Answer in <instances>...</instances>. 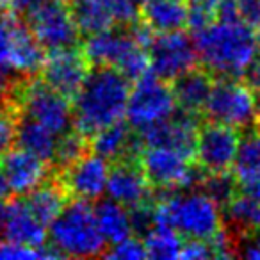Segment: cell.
I'll use <instances>...</instances> for the list:
<instances>
[{
	"instance_id": "6da1fadb",
	"label": "cell",
	"mask_w": 260,
	"mask_h": 260,
	"mask_svg": "<svg viewBox=\"0 0 260 260\" xmlns=\"http://www.w3.org/2000/svg\"><path fill=\"white\" fill-rule=\"evenodd\" d=\"M132 80L114 66H91L86 80L72 100L73 128L91 141L105 126L125 118Z\"/></svg>"
},
{
	"instance_id": "7a4b0ae2",
	"label": "cell",
	"mask_w": 260,
	"mask_h": 260,
	"mask_svg": "<svg viewBox=\"0 0 260 260\" xmlns=\"http://www.w3.org/2000/svg\"><path fill=\"white\" fill-rule=\"evenodd\" d=\"M198 61L214 77H244L258 52V38L242 22H210L194 32Z\"/></svg>"
},
{
	"instance_id": "3957f363",
	"label": "cell",
	"mask_w": 260,
	"mask_h": 260,
	"mask_svg": "<svg viewBox=\"0 0 260 260\" xmlns=\"http://www.w3.org/2000/svg\"><path fill=\"white\" fill-rule=\"evenodd\" d=\"M155 219L175 228L182 239L210 241L223 226L221 207L202 189L189 192H162L157 198Z\"/></svg>"
},
{
	"instance_id": "277c9868",
	"label": "cell",
	"mask_w": 260,
	"mask_h": 260,
	"mask_svg": "<svg viewBox=\"0 0 260 260\" xmlns=\"http://www.w3.org/2000/svg\"><path fill=\"white\" fill-rule=\"evenodd\" d=\"M48 241L59 256L89 258L104 256L107 251V241L98 228L94 207L80 198H70L62 207L50 223Z\"/></svg>"
},
{
	"instance_id": "5b68a950",
	"label": "cell",
	"mask_w": 260,
	"mask_h": 260,
	"mask_svg": "<svg viewBox=\"0 0 260 260\" xmlns=\"http://www.w3.org/2000/svg\"><path fill=\"white\" fill-rule=\"evenodd\" d=\"M91 66L107 64L123 72L132 82L150 68L146 48L136 40L128 25H114L102 32L91 34L82 45Z\"/></svg>"
},
{
	"instance_id": "8992f818",
	"label": "cell",
	"mask_w": 260,
	"mask_h": 260,
	"mask_svg": "<svg viewBox=\"0 0 260 260\" xmlns=\"http://www.w3.org/2000/svg\"><path fill=\"white\" fill-rule=\"evenodd\" d=\"M11 102L20 114L47 126L54 134L62 136L73 128L72 102L52 89L41 77L34 75L20 80Z\"/></svg>"
},
{
	"instance_id": "52a82bcc",
	"label": "cell",
	"mask_w": 260,
	"mask_h": 260,
	"mask_svg": "<svg viewBox=\"0 0 260 260\" xmlns=\"http://www.w3.org/2000/svg\"><path fill=\"white\" fill-rule=\"evenodd\" d=\"M260 104L242 77H216L203 116L209 121L248 128L258 119Z\"/></svg>"
},
{
	"instance_id": "ba28073f",
	"label": "cell",
	"mask_w": 260,
	"mask_h": 260,
	"mask_svg": "<svg viewBox=\"0 0 260 260\" xmlns=\"http://www.w3.org/2000/svg\"><path fill=\"white\" fill-rule=\"evenodd\" d=\"M139 164L148 184L157 192L189 191V187H200L207 175L194 159L164 146H146L139 157Z\"/></svg>"
},
{
	"instance_id": "9c48e42d",
	"label": "cell",
	"mask_w": 260,
	"mask_h": 260,
	"mask_svg": "<svg viewBox=\"0 0 260 260\" xmlns=\"http://www.w3.org/2000/svg\"><path fill=\"white\" fill-rule=\"evenodd\" d=\"M45 52L80 47V30L73 22L66 0H47L23 16Z\"/></svg>"
},
{
	"instance_id": "30bf717a",
	"label": "cell",
	"mask_w": 260,
	"mask_h": 260,
	"mask_svg": "<svg viewBox=\"0 0 260 260\" xmlns=\"http://www.w3.org/2000/svg\"><path fill=\"white\" fill-rule=\"evenodd\" d=\"M175 109L177 104L170 84L153 72H146L136 80L130 91L125 116L136 130H143L171 116Z\"/></svg>"
},
{
	"instance_id": "8fae6325",
	"label": "cell",
	"mask_w": 260,
	"mask_h": 260,
	"mask_svg": "<svg viewBox=\"0 0 260 260\" xmlns=\"http://www.w3.org/2000/svg\"><path fill=\"white\" fill-rule=\"evenodd\" d=\"M150 68L157 77L171 82L198 64L194 41L182 30L153 32L146 45Z\"/></svg>"
},
{
	"instance_id": "7c38bea8",
	"label": "cell",
	"mask_w": 260,
	"mask_h": 260,
	"mask_svg": "<svg viewBox=\"0 0 260 260\" xmlns=\"http://www.w3.org/2000/svg\"><path fill=\"white\" fill-rule=\"evenodd\" d=\"M241 134L239 128L216 121H202L196 138L194 160L205 173H224L234 166Z\"/></svg>"
},
{
	"instance_id": "4fadbf2b",
	"label": "cell",
	"mask_w": 260,
	"mask_h": 260,
	"mask_svg": "<svg viewBox=\"0 0 260 260\" xmlns=\"http://www.w3.org/2000/svg\"><path fill=\"white\" fill-rule=\"evenodd\" d=\"M89 70L91 62L84 48L75 47L48 52L40 70V77L52 89H55L72 102L82 87Z\"/></svg>"
},
{
	"instance_id": "5bb4252c",
	"label": "cell",
	"mask_w": 260,
	"mask_h": 260,
	"mask_svg": "<svg viewBox=\"0 0 260 260\" xmlns=\"http://www.w3.org/2000/svg\"><path fill=\"white\" fill-rule=\"evenodd\" d=\"M198 126L200 116L175 109L171 116L138 132L141 134L145 146H164V148L180 152L189 159H194Z\"/></svg>"
},
{
	"instance_id": "9a60e30c",
	"label": "cell",
	"mask_w": 260,
	"mask_h": 260,
	"mask_svg": "<svg viewBox=\"0 0 260 260\" xmlns=\"http://www.w3.org/2000/svg\"><path fill=\"white\" fill-rule=\"evenodd\" d=\"M107 160L89 150L68 168L54 173V177L62 184L70 198L94 202V200H100L107 187Z\"/></svg>"
},
{
	"instance_id": "2e32d148",
	"label": "cell",
	"mask_w": 260,
	"mask_h": 260,
	"mask_svg": "<svg viewBox=\"0 0 260 260\" xmlns=\"http://www.w3.org/2000/svg\"><path fill=\"white\" fill-rule=\"evenodd\" d=\"M45 228L30 212L23 196L13 194L9 200H0V241L43 248L47 241Z\"/></svg>"
},
{
	"instance_id": "e0dca14e",
	"label": "cell",
	"mask_w": 260,
	"mask_h": 260,
	"mask_svg": "<svg viewBox=\"0 0 260 260\" xmlns=\"http://www.w3.org/2000/svg\"><path fill=\"white\" fill-rule=\"evenodd\" d=\"M0 170L13 194H27L52 175L50 166L23 148L13 146L0 155Z\"/></svg>"
},
{
	"instance_id": "ac0fdd59",
	"label": "cell",
	"mask_w": 260,
	"mask_h": 260,
	"mask_svg": "<svg viewBox=\"0 0 260 260\" xmlns=\"http://www.w3.org/2000/svg\"><path fill=\"white\" fill-rule=\"evenodd\" d=\"M107 192L114 202L126 209L136 207L153 198L152 185L148 184L139 160H119L111 162L107 175Z\"/></svg>"
},
{
	"instance_id": "d6986e66",
	"label": "cell",
	"mask_w": 260,
	"mask_h": 260,
	"mask_svg": "<svg viewBox=\"0 0 260 260\" xmlns=\"http://www.w3.org/2000/svg\"><path fill=\"white\" fill-rule=\"evenodd\" d=\"M145 148L141 134L123 119L105 126L91 138V150L104 157L109 164L119 160H139Z\"/></svg>"
},
{
	"instance_id": "ffe728a7",
	"label": "cell",
	"mask_w": 260,
	"mask_h": 260,
	"mask_svg": "<svg viewBox=\"0 0 260 260\" xmlns=\"http://www.w3.org/2000/svg\"><path fill=\"white\" fill-rule=\"evenodd\" d=\"M232 168L239 191L260 200V118L241 134Z\"/></svg>"
},
{
	"instance_id": "44dd1931",
	"label": "cell",
	"mask_w": 260,
	"mask_h": 260,
	"mask_svg": "<svg viewBox=\"0 0 260 260\" xmlns=\"http://www.w3.org/2000/svg\"><path fill=\"white\" fill-rule=\"evenodd\" d=\"M214 79L216 77L205 66L196 64L194 68L187 70L180 77L171 80V89H173L177 107L189 114L203 116V109L214 86Z\"/></svg>"
},
{
	"instance_id": "7402d4cb",
	"label": "cell",
	"mask_w": 260,
	"mask_h": 260,
	"mask_svg": "<svg viewBox=\"0 0 260 260\" xmlns=\"http://www.w3.org/2000/svg\"><path fill=\"white\" fill-rule=\"evenodd\" d=\"M138 18L152 32H173L189 27L187 0H143Z\"/></svg>"
},
{
	"instance_id": "603a6c76",
	"label": "cell",
	"mask_w": 260,
	"mask_h": 260,
	"mask_svg": "<svg viewBox=\"0 0 260 260\" xmlns=\"http://www.w3.org/2000/svg\"><path fill=\"white\" fill-rule=\"evenodd\" d=\"M221 214L223 226L237 241L241 251V242L244 241V237L260 226V200L237 191L234 198L221 209Z\"/></svg>"
},
{
	"instance_id": "cb8c5ba5",
	"label": "cell",
	"mask_w": 260,
	"mask_h": 260,
	"mask_svg": "<svg viewBox=\"0 0 260 260\" xmlns=\"http://www.w3.org/2000/svg\"><path fill=\"white\" fill-rule=\"evenodd\" d=\"M25 203L29 205L30 212L36 216V219L40 223H43L45 226H50L52 221L57 217V214L62 210V207L68 203L70 196L66 192V189L62 187V184L50 175L48 178H45L40 185L29 191L27 194H22Z\"/></svg>"
},
{
	"instance_id": "d4e9b609",
	"label": "cell",
	"mask_w": 260,
	"mask_h": 260,
	"mask_svg": "<svg viewBox=\"0 0 260 260\" xmlns=\"http://www.w3.org/2000/svg\"><path fill=\"white\" fill-rule=\"evenodd\" d=\"M61 136L54 134L47 126L40 125L34 119L18 112V126H16V146L27 150L32 155L40 157L43 162L52 168L57 152V143Z\"/></svg>"
},
{
	"instance_id": "484cf974",
	"label": "cell",
	"mask_w": 260,
	"mask_h": 260,
	"mask_svg": "<svg viewBox=\"0 0 260 260\" xmlns=\"http://www.w3.org/2000/svg\"><path fill=\"white\" fill-rule=\"evenodd\" d=\"M94 217L102 235L111 246L132 237V224L125 205L114 200H100L94 205Z\"/></svg>"
},
{
	"instance_id": "4316f807",
	"label": "cell",
	"mask_w": 260,
	"mask_h": 260,
	"mask_svg": "<svg viewBox=\"0 0 260 260\" xmlns=\"http://www.w3.org/2000/svg\"><path fill=\"white\" fill-rule=\"evenodd\" d=\"M66 6L82 36H91L116 25L104 0H66Z\"/></svg>"
},
{
	"instance_id": "83f0119b",
	"label": "cell",
	"mask_w": 260,
	"mask_h": 260,
	"mask_svg": "<svg viewBox=\"0 0 260 260\" xmlns=\"http://www.w3.org/2000/svg\"><path fill=\"white\" fill-rule=\"evenodd\" d=\"M143 241H145L148 258H160V260L178 258L182 244H184L182 235L175 228L159 223L143 237Z\"/></svg>"
},
{
	"instance_id": "f1b7e54d",
	"label": "cell",
	"mask_w": 260,
	"mask_h": 260,
	"mask_svg": "<svg viewBox=\"0 0 260 260\" xmlns=\"http://www.w3.org/2000/svg\"><path fill=\"white\" fill-rule=\"evenodd\" d=\"M216 16L224 22H242L256 29L260 27V0H221Z\"/></svg>"
},
{
	"instance_id": "f546056e",
	"label": "cell",
	"mask_w": 260,
	"mask_h": 260,
	"mask_svg": "<svg viewBox=\"0 0 260 260\" xmlns=\"http://www.w3.org/2000/svg\"><path fill=\"white\" fill-rule=\"evenodd\" d=\"M0 258L2 260H30V258H61L52 248H32L18 242L0 241Z\"/></svg>"
},
{
	"instance_id": "4dcf8cb0",
	"label": "cell",
	"mask_w": 260,
	"mask_h": 260,
	"mask_svg": "<svg viewBox=\"0 0 260 260\" xmlns=\"http://www.w3.org/2000/svg\"><path fill=\"white\" fill-rule=\"evenodd\" d=\"M18 111L11 100L0 104V155L16 146Z\"/></svg>"
},
{
	"instance_id": "1f68e13d",
	"label": "cell",
	"mask_w": 260,
	"mask_h": 260,
	"mask_svg": "<svg viewBox=\"0 0 260 260\" xmlns=\"http://www.w3.org/2000/svg\"><path fill=\"white\" fill-rule=\"evenodd\" d=\"M104 256H107V258L141 260V258H148V253H146L145 248V241H141L139 237H128L125 241L114 244L112 248H109Z\"/></svg>"
},
{
	"instance_id": "d6a6232c",
	"label": "cell",
	"mask_w": 260,
	"mask_h": 260,
	"mask_svg": "<svg viewBox=\"0 0 260 260\" xmlns=\"http://www.w3.org/2000/svg\"><path fill=\"white\" fill-rule=\"evenodd\" d=\"M116 25H128L138 18V4L134 0H104Z\"/></svg>"
},
{
	"instance_id": "836d02e7",
	"label": "cell",
	"mask_w": 260,
	"mask_h": 260,
	"mask_svg": "<svg viewBox=\"0 0 260 260\" xmlns=\"http://www.w3.org/2000/svg\"><path fill=\"white\" fill-rule=\"evenodd\" d=\"M178 258H212V249H210L209 241H202V239H185L182 244L180 255Z\"/></svg>"
},
{
	"instance_id": "e575fe53",
	"label": "cell",
	"mask_w": 260,
	"mask_h": 260,
	"mask_svg": "<svg viewBox=\"0 0 260 260\" xmlns=\"http://www.w3.org/2000/svg\"><path fill=\"white\" fill-rule=\"evenodd\" d=\"M239 255L251 260H260V226L253 230L248 237H244V241L241 242Z\"/></svg>"
},
{
	"instance_id": "d590c367",
	"label": "cell",
	"mask_w": 260,
	"mask_h": 260,
	"mask_svg": "<svg viewBox=\"0 0 260 260\" xmlns=\"http://www.w3.org/2000/svg\"><path fill=\"white\" fill-rule=\"evenodd\" d=\"M47 0H11V4H9V11L15 13L18 16H25L30 9H34L36 6L43 4Z\"/></svg>"
},
{
	"instance_id": "8d00e7d4",
	"label": "cell",
	"mask_w": 260,
	"mask_h": 260,
	"mask_svg": "<svg viewBox=\"0 0 260 260\" xmlns=\"http://www.w3.org/2000/svg\"><path fill=\"white\" fill-rule=\"evenodd\" d=\"M221 0H187V4L192 6V8H202V9H207V11L214 13L216 15V9L219 6Z\"/></svg>"
},
{
	"instance_id": "74e56055",
	"label": "cell",
	"mask_w": 260,
	"mask_h": 260,
	"mask_svg": "<svg viewBox=\"0 0 260 260\" xmlns=\"http://www.w3.org/2000/svg\"><path fill=\"white\" fill-rule=\"evenodd\" d=\"M9 4H11V0H0V6L6 9H9Z\"/></svg>"
},
{
	"instance_id": "f35d334b",
	"label": "cell",
	"mask_w": 260,
	"mask_h": 260,
	"mask_svg": "<svg viewBox=\"0 0 260 260\" xmlns=\"http://www.w3.org/2000/svg\"><path fill=\"white\" fill-rule=\"evenodd\" d=\"M134 2H136V4L139 6V4H141V2H143V0H134Z\"/></svg>"
},
{
	"instance_id": "ab89813d",
	"label": "cell",
	"mask_w": 260,
	"mask_h": 260,
	"mask_svg": "<svg viewBox=\"0 0 260 260\" xmlns=\"http://www.w3.org/2000/svg\"><path fill=\"white\" fill-rule=\"evenodd\" d=\"M258 29H260V27H258ZM256 38H258V47H260V30H258V36H256Z\"/></svg>"
}]
</instances>
